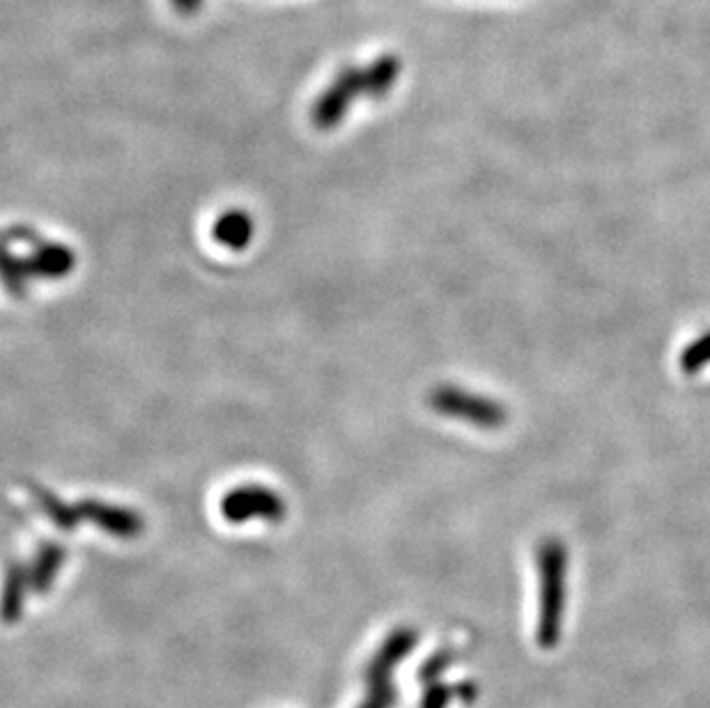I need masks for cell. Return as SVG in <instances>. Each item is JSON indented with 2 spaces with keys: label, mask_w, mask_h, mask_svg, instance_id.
Returning a JSON list of instances; mask_svg holds the SVG:
<instances>
[{
  "label": "cell",
  "mask_w": 710,
  "mask_h": 708,
  "mask_svg": "<svg viewBox=\"0 0 710 708\" xmlns=\"http://www.w3.org/2000/svg\"><path fill=\"white\" fill-rule=\"evenodd\" d=\"M566 548L562 541L545 539L538 550V568H541V639L554 644L562 624L564 589H566Z\"/></svg>",
  "instance_id": "6da1fadb"
},
{
  "label": "cell",
  "mask_w": 710,
  "mask_h": 708,
  "mask_svg": "<svg viewBox=\"0 0 710 708\" xmlns=\"http://www.w3.org/2000/svg\"><path fill=\"white\" fill-rule=\"evenodd\" d=\"M428 400L430 407L444 417L490 428V431L492 428H502L508 421L506 407L500 400L469 394L467 389H462V386H454V384L435 386Z\"/></svg>",
  "instance_id": "7a4b0ae2"
},
{
  "label": "cell",
  "mask_w": 710,
  "mask_h": 708,
  "mask_svg": "<svg viewBox=\"0 0 710 708\" xmlns=\"http://www.w3.org/2000/svg\"><path fill=\"white\" fill-rule=\"evenodd\" d=\"M286 504L276 492L261 485L234 488L224 497V515L230 523H246L249 518H265L278 523L284 518Z\"/></svg>",
  "instance_id": "3957f363"
},
{
  "label": "cell",
  "mask_w": 710,
  "mask_h": 708,
  "mask_svg": "<svg viewBox=\"0 0 710 708\" xmlns=\"http://www.w3.org/2000/svg\"><path fill=\"white\" fill-rule=\"evenodd\" d=\"M363 91V72L348 68L342 70L329 88L322 93V97L313 106V120L320 129H329L336 127L342 118H346V111L352 106L354 97Z\"/></svg>",
  "instance_id": "277c9868"
},
{
  "label": "cell",
  "mask_w": 710,
  "mask_h": 708,
  "mask_svg": "<svg viewBox=\"0 0 710 708\" xmlns=\"http://www.w3.org/2000/svg\"><path fill=\"white\" fill-rule=\"evenodd\" d=\"M253 224L244 212H228L214 224V240L228 249H244L251 242Z\"/></svg>",
  "instance_id": "5b68a950"
},
{
  "label": "cell",
  "mask_w": 710,
  "mask_h": 708,
  "mask_svg": "<svg viewBox=\"0 0 710 708\" xmlns=\"http://www.w3.org/2000/svg\"><path fill=\"white\" fill-rule=\"evenodd\" d=\"M398 62L396 58L386 56V58H377L369 70L363 72V91L369 97H382L389 93L392 85L396 83L398 76Z\"/></svg>",
  "instance_id": "8992f818"
},
{
  "label": "cell",
  "mask_w": 710,
  "mask_h": 708,
  "mask_svg": "<svg viewBox=\"0 0 710 708\" xmlns=\"http://www.w3.org/2000/svg\"><path fill=\"white\" fill-rule=\"evenodd\" d=\"M710 363V332H706L703 336H699L697 340H693L690 346H687L681 355V369L687 375H695L699 373L703 367Z\"/></svg>",
  "instance_id": "52a82bcc"
},
{
  "label": "cell",
  "mask_w": 710,
  "mask_h": 708,
  "mask_svg": "<svg viewBox=\"0 0 710 708\" xmlns=\"http://www.w3.org/2000/svg\"><path fill=\"white\" fill-rule=\"evenodd\" d=\"M176 3V10L182 12V14H193V12H198L201 3L203 0H173Z\"/></svg>",
  "instance_id": "ba28073f"
}]
</instances>
